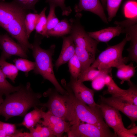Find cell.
I'll use <instances>...</instances> for the list:
<instances>
[{
	"instance_id": "37",
	"label": "cell",
	"mask_w": 137,
	"mask_h": 137,
	"mask_svg": "<svg viewBox=\"0 0 137 137\" xmlns=\"http://www.w3.org/2000/svg\"><path fill=\"white\" fill-rule=\"evenodd\" d=\"M14 0L24 8L28 10H30L27 0Z\"/></svg>"
},
{
	"instance_id": "8",
	"label": "cell",
	"mask_w": 137,
	"mask_h": 137,
	"mask_svg": "<svg viewBox=\"0 0 137 137\" xmlns=\"http://www.w3.org/2000/svg\"><path fill=\"white\" fill-rule=\"evenodd\" d=\"M67 133L68 136L71 137H118L109 129H104L93 124L83 122L72 125Z\"/></svg>"
},
{
	"instance_id": "31",
	"label": "cell",
	"mask_w": 137,
	"mask_h": 137,
	"mask_svg": "<svg viewBox=\"0 0 137 137\" xmlns=\"http://www.w3.org/2000/svg\"><path fill=\"white\" fill-rule=\"evenodd\" d=\"M49 11L47 17V23L46 29V37L47 32L53 28L59 22L55 13V9L57 7L52 3H49Z\"/></svg>"
},
{
	"instance_id": "5",
	"label": "cell",
	"mask_w": 137,
	"mask_h": 137,
	"mask_svg": "<svg viewBox=\"0 0 137 137\" xmlns=\"http://www.w3.org/2000/svg\"><path fill=\"white\" fill-rule=\"evenodd\" d=\"M128 37H126L120 43L113 46H109L99 55L90 67L101 70L116 68L121 64H126L129 60L128 57H123L122 53Z\"/></svg>"
},
{
	"instance_id": "20",
	"label": "cell",
	"mask_w": 137,
	"mask_h": 137,
	"mask_svg": "<svg viewBox=\"0 0 137 137\" xmlns=\"http://www.w3.org/2000/svg\"><path fill=\"white\" fill-rule=\"evenodd\" d=\"M43 112L42 109L35 107L33 110L25 115L23 121L19 125L23 126L29 129L34 127L42 118Z\"/></svg>"
},
{
	"instance_id": "23",
	"label": "cell",
	"mask_w": 137,
	"mask_h": 137,
	"mask_svg": "<svg viewBox=\"0 0 137 137\" xmlns=\"http://www.w3.org/2000/svg\"><path fill=\"white\" fill-rule=\"evenodd\" d=\"M1 56L0 66L1 70L6 78H8L13 82L17 76L19 70L15 65L9 63Z\"/></svg>"
},
{
	"instance_id": "1",
	"label": "cell",
	"mask_w": 137,
	"mask_h": 137,
	"mask_svg": "<svg viewBox=\"0 0 137 137\" xmlns=\"http://www.w3.org/2000/svg\"><path fill=\"white\" fill-rule=\"evenodd\" d=\"M29 10L14 0L9 2L0 0V26L15 39L26 52L32 47L28 40L25 24Z\"/></svg>"
},
{
	"instance_id": "2",
	"label": "cell",
	"mask_w": 137,
	"mask_h": 137,
	"mask_svg": "<svg viewBox=\"0 0 137 137\" xmlns=\"http://www.w3.org/2000/svg\"><path fill=\"white\" fill-rule=\"evenodd\" d=\"M42 96L33 91L30 83L21 84L18 90L5 96L0 106V115L6 121L15 116L24 117L31 108L41 106L40 99Z\"/></svg>"
},
{
	"instance_id": "11",
	"label": "cell",
	"mask_w": 137,
	"mask_h": 137,
	"mask_svg": "<svg viewBox=\"0 0 137 137\" xmlns=\"http://www.w3.org/2000/svg\"><path fill=\"white\" fill-rule=\"evenodd\" d=\"M101 102L111 106L121 111L131 120L132 123L129 126H135L137 120V106L124 100L113 96L105 98L100 96Z\"/></svg>"
},
{
	"instance_id": "36",
	"label": "cell",
	"mask_w": 137,
	"mask_h": 137,
	"mask_svg": "<svg viewBox=\"0 0 137 137\" xmlns=\"http://www.w3.org/2000/svg\"><path fill=\"white\" fill-rule=\"evenodd\" d=\"M137 126H135L129 130L127 129L121 132L120 137H136L135 135L137 133Z\"/></svg>"
},
{
	"instance_id": "34",
	"label": "cell",
	"mask_w": 137,
	"mask_h": 137,
	"mask_svg": "<svg viewBox=\"0 0 137 137\" xmlns=\"http://www.w3.org/2000/svg\"><path fill=\"white\" fill-rule=\"evenodd\" d=\"M0 129L5 131L9 137H13L20 130L16 129L15 124L4 122L0 121Z\"/></svg>"
},
{
	"instance_id": "38",
	"label": "cell",
	"mask_w": 137,
	"mask_h": 137,
	"mask_svg": "<svg viewBox=\"0 0 137 137\" xmlns=\"http://www.w3.org/2000/svg\"><path fill=\"white\" fill-rule=\"evenodd\" d=\"M29 4L30 9L33 10L36 13L37 11L35 8V6L36 4L39 0H27Z\"/></svg>"
},
{
	"instance_id": "3",
	"label": "cell",
	"mask_w": 137,
	"mask_h": 137,
	"mask_svg": "<svg viewBox=\"0 0 137 137\" xmlns=\"http://www.w3.org/2000/svg\"><path fill=\"white\" fill-rule=\"evenodd\" d=\"M42 38L36 35L31 49L35 60V66L33 72L41 75L45 80L50 82L61 94H68V92L60 85L56 77L53 70L52 57L54 54L55 45H51L47 49L40 46Z\"/></svg>"
},
{
	"instance_id": "21",
	"label": "cell",
	"mask_w": 137,
	"mask_h": 137,
	"mask_svg": "<svg viewBox=\"0 0 137 137\" xmlns=\"http://www.w3.org/2000/svg\"><path fill=\"white\" fill-rule=\"evenodd\" d=\"M136 67L132 62L127 65L123 64L116 67L117 69L116 76L121 80V84H123L125 81H131L130 79L135 75Z\"/></svg>"
},
{
	"instance_id": "27",
	"label": "cell",
	"mask_w": 137,
	"mask_h": 137,
	"mask_svg": "<svg viewBox=\"0 0 137 137\" xmlns=\"http://www.w3.org/2000/svg\"><path fill=\"white\" fill-rule=\"evenodd\" d=\"M112 68L102 70L101 73L92 81V86L95 90H99L105 85V79L107 75H112Z\"/></svg>"
},
{
	"instance_id": "39",
	"label": "cell",
	"mask_w": 137,
	"mask_h": 137,
	"mask_svg": "<svg viewBox=\"0 0 137 137\" xmlns=\"http://www.w3.org/2000/svg\"><path fill=\"white\" fill-rule=\"evenodd\" d=\"M6 133L3 130L0 129V137H8Z\"/></svg>"
},
{
	"instance_id": "32",
	"label": "cell",
	"mask_w": 137,
	"mask_h": 137,
	"mask_svg": "<svg viewBox=\"0 0 137 137\" xmlns=\"http://www.w3.org/2000/svg\"><path fill=\"white\" fill-rule=\"evenodd\" d=\"M122 1V0H106L108 22L111 21L116 15Z\"/></svg>"
},
{
	"instance_id": "14",
	"label": "cell",
	"mask_w": 137,
	"mask_h": 137,
	"mask_svg": "<svg viewBox=\"0 0 137 137\" xmlns=\"http://www.w3.org/2000/svg\"><path fill=\"white\" fill-rule=\"evenodd\" d=\"M123 33L126 36L130 41V46L127 49L128 52V57L129 60L137 62V23H128L122 26Z\"/></svg>"
},
{
	"instance_id": "6",
	"label": "cell",
	"mask_w": 137,
	"mask_h": 137,
	"mask_svg": "<svg viewBox=\"0 0 137 137\" xmlns=\"http://www.w3.org/2000/svg\"><path fill=\"white\" fill-rule=\"evenodd\" d=\"M63 87L70 94L74 115L78 122L93 124L104 129H109L102 116L97 113L87 105L76 98L67 85H64Z\"/></svg>"
},
{
	"instance_id": "17",
	"label": "cell",
	"mask_w": 137,
	"mask_h": 137,
	"mask_svg": "<svg viewBox=\"0 0 137 137\" xmlns=\"http://www.w3.org/2000/svg\"><path fill=\"white\" fill-rule=\"evenodd\" d=\"M95 31L87 32L88 35L98 42L107 43L112 39L123 33V28L119 25Z\"/></svg>"
},
{
	"instance_id": "15",
	"label": "cell",
	"mask_w": 137,
	"mask_h": 137,
	"mask_svg": "<svg viewBox=\"0 0 137 137\" xmlns=\"http://www.w3.org/2000/svg\"><path fill=\"white\" fill-rule=\"evenodd\" d=\"M75 11L79 13L82 10L91 12L98 16L102 20L108 23L107 19L99 0H79L78 5L75 7Z\"/></svg>"
},
{
	"instance_id": "12",
	"label": "cell",
	"mask_w": 137,
	"mask_h": 137,
	"mask_svg": "<svg viewBox=\"0 0 137 137\" xmlns=\"http://www.w3.org/2000/svg\"><path fill=\"white\" fill-rule=\"evenodd\" d=\"M42 118L39 123L42 126L48 127L55 135L61 137L63 133L69 130L71 126L70 122L56 116L49 112L44 111Z\"/></svg>"
},
{
	"instance_id": "33",
	"label": "cell",
	"mask_w": 137,
	"mask_h": 137,
	"mask_svg": "<svg viewBox=\"0 0 137 137\" xmlns=\"http://www.w3.org/2000/svg\"><path fill=\"white\" fill-rule=\"evenodd\" d=\"M137 1L130 0L125 4L124 12L125 16L128 19H137Z\"/></svg>"
},
{
	"instance_id": "13",
	"label": "cell",
	"mask_w": 137,
	"mask_h": 137,
	"mask_svg": "<svg viewBox=\"0 0 137 137\" xmlns=\"http://www.w3.org/2000/svg\"><path fill=\"white\" fill-rule=\"evenodd\" d=\"M0 46L2 50L1 56L6 60L13 55L25 58L27 57L26 52L21 46L7 33L0 35Z\"/></svg>"
},
{
	"instance_id": "10",
	"label": "cell",
	"mask_w": 137,
	"mask_h": 137,
	"mask_svg": "<svg viewBox=\"0 0 137 137\" xmlns=\"http://www.w3.org/2000/svg\"><path fill=\"white\" fill-rule=\"evenodd\" d=\"M99 106L107 125L113 129L118 137H120L121 133L127 129L124 126L119 111L102 102Z\"/></svg>"
},
{
	"instance_id": "16",
	"label": "cell",
	"mask_w": 137,
	"mask_h": 137,
	"mask_svg": "<svg viewBox=\"0 0 137 137\" xmlns=\"http://www.w3.org/2000/svg\"><path fill=\"white\" fill-rule=\"evenodd\" d=\"M63 39L61 50L55 63L56 69L68 62L75 54V46L71 36L63 37Z\"/></svg>"
},
{
	"instance_id": "42",
	"label": "cell",
	"mask_w": 137,
	"mask_h": 137,
	"mask_svg": "<svg viewBox=\"0 0 137 137\" xmlns=\"http://www.w3.org/2000/svg\"><path fill=\"white\" fill-rule=\"evenodd\" d=\"M0 49H1V46H0Z\"/></svg>"
},
{
	"instance_id": "22",
	"label": "cell",
	"mask_w": 137,
	"mask_h": 137,
	"mask_svg": "<svg viewBox=\"0 0 137 137\" xmlns=\"http://www.w3.org/2000/svg\"><path fill=\"white\" fill-rule=\"evenodd\" d=\"M71 26L70 23L66 19L62 20L52 29L48 31L47 37L50 36L59 37L70 34Z\"/></svg>"
},
{
	"instance_id": "4",
	"label": "cell",
	"mask_w": 137,
	"mask_h": 137,
	"mask_svg": "<svg viewBox=\"0 0 137 137\" xmlns=\"http://www.w3.org/2000/svg\"><path fill=\"white\" fill-rule=\"evenodd\" d=\"M43 96L48 97V100L47 102L42 103L41 106L46 108L47 111L70 122L71 125L75 123L76 119L68 92L63 95L55 88H50L44 93Z\"/></svg>"
},
{
	"instance_id": "30",
	"label": "cell",
	"mask_w": 137,
	"mask_h": 137,
	"mask_svg": "<svg viewBox=\"0 0 137 137\" xmlns=\"http://www.w3.org/2000/svg\"><path fill=\"white\" fill-rule=\"evenodd\" d=\"M102 70H97L96 68L89 67L81 73L77 79L79 83L87 81H92L101 72Z\"/></svg>"
},
{
	"instance_id": "25",
	"label": "cell",
	"mask_w": 137,
	"mask_h": 137,
	"mask_svg": "<svg viewBox=\"0 0 137 137\" xmlns=\"http://www.w3.org/2000/svg\"><path fill=\"white\" fill-rule=\"evenodd\" d=\"M68 62L71 77L77 80L81 73V69L80 63L75 54Z\"/></svg>"
},
{
	"instance_id": "35",
	"label": "cell",
	"mask_w": 137,
	"mask_h": 137,
	"mask_svg": "<svg viewBox=\"0 0 137 137\" xmlns=\"http://www.w3.org/2000/svg\"><path fill=\"white\" fill-rule=\"evenodd\" d=\"M45 2L49 4H53L56 6L60 7L62 11L63 15H68L72 11L70 7L66 6L65 0H46Z\"/></svg>"
},
{
	"instance_id": "24",
	"label": "cell",
	"mask_w": 137,
	"mask_h": 137,
	"mask_svg": "<svg viewBox=\"0 0 137 137\" xmlns=\"http://www.w3.org/2000/svg\"><path fill=\"white\" fill-rule=\"evenodd\" d=\"M0 66V94L5 96L18 90L21 84L17 86L13 85L6 80Z\"/></svg>"
},
{
	"instance_id": "19",
	"label": "cell",
	"mask_w": 137,
	"mask_h": 137,
	"mask_svg": "<svg viewBox=\"0 0 137 137\" xmlns=\"http://www.w3.org/2000/svg\"><path fill=\"white\" fill-rule=\"evenodd\" d=\"M29 132L18 133L16 137H56L52 131L48 127L42 126L40 123H37L34 127L29 129Z\"/></svg>"
},
{
	"instance_id": "9",
	"label": "cell",
	"mask_w": 137,
	"mask_h": 137,
	"mask_svg": "<svg viewBox=\"0 0 137 137\" xmlns=\"http://www.w3.org/2000/svg\"><path fill=\"white\" fill-rule=\"evenodd\" d=\"M67 84L74 95L78 100L87 105L97 113L102 115L99 107L94 100V91L86 86L83 82L79 83L77 79L71 77L70 82Z\"/></svg>"
},
{
	"instance_id": "40",
	"label": "cell",
	"mask_w": 137,
	"mask_h": 137,
	"mask_svg": "<svg viewBox=\"0 0 137 137\" xmlns=\"http://www.w3.org/2000/svg\"><path fill=\"white\" fill-rule=\"evenodd\" d=\"M3 95L0 94V106L2 103L3 102V101L4 99H3Z\"/></svg>"
},
{
	"instance_id": "18",
	"label": "cell",
	"mask_w": 137,
	"mask_h": 137,
	"mask_svg": "<svg viewBox=\"0 0 137 137\" xmlns=\"http://www.w3.org/2000/svg\"><path fill=\"white\" fill-rule=\"evenodd\" d=\"M129 88L125 90L121 88L114 90L109 94L137 106V89L136 85L131 81L128 82Z\"/></svg>"
},
{
	"instance_id": "26",
	"label": "cell",
	"mask_w": 137,
	"mask_h": 137,
	"mask_svg": "<svg viewBox=\"0 0 137 137\" xmlns=\"http://www.w3.org/2000/svg\"><path fill=\"white\" fill-rule=\"evenodd\" d=\"M14 62L19 70L24 72L27 76L29 72L34 70L35 66V62H33L25 58L15 59Z\"/></svg>"
},
{
	"instance_id": "28",
	"label": "cell",
	"mask_w": 137,
	"mask_h": 137,
	"mask_svg": "<svg viewBox=\"0 0 137 137\" xmlns=\"http://www.w3.org/2000/svg\"><path fill=\"white\" fill-rule=\"evenodd\" d=\"M47 7H45L39 14L38 19L35 29L36 32L43 37H46V29L47 19L45 15Z\"/></svg>"
},
{
	"instance_id": "29",
	"label": "cell",
	"mask_w": 137,
	"mask_h": 137,
	"mask_svg": "<svg viewBox=\"0 0 137 137\" xmlns=\"http://www.w3.org/2000/svg\"><path fill=\"white\" fill-rule=\"evenodd\" d=\"M39 16L38 14L30 13H28L26 16L25 24L27 35L28 38L31 33L35 29Z\"/></svg>"
},
{
	"instance_id": "41",
	"label": "cell",
	"mask_w": 137,
	"mask_h": 137,
	"mask_svg": "<svg viewBox=\"0 0 137 137\" xmlns=\"http://www.w3.org/2000/svg\"><path fill=\"white\" fill-rule=\"evenodd\" d=\"M102 4L104 5H105L106 4V0H101Z\"/></svg>"
},
{
	"instance_id": "7",
	"label": "cell",
	"mask_w": 137,
	"mask_h": 137,
	"mask_svg": "<svg viewBox=\"0 0 137 137\" xmlns=\"http://www.w3.org/2000/svg\"><path fill=\"white\" fill-rule=\"evenodd\" d=\"M81 15L78 13L77 18L70 20L71 28L70 35L75 46L95 55L99 42L90 37L85 31L79 20Z\"/></svg>"
}]
</instances>
